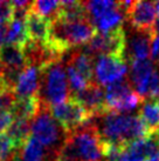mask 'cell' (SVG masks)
<instances>
[{
    "label": "cell",
    "instance_id": "cell-22",
    "mask_svg": "<svg viewBox=\"0 0 159 161\" xmlns=\"http://www.w3.org/2000/svg\"><path fill=\"white\" fill-rule=\"evenodd\" d=\"M25 20H15L13 19L7 26L6 32V45H13L21 47L22 49L28 44Z\"/></svg>",
    "mask_w": 159,
    "mask_h": 161
},
{
    "label": "cell",
    "instance_id": "cell-17",
    "mask_svg": "<svg viewBox=\"0 0 159 161\" xmlns=\"http://www.w3.org/2000/svg\"><path fill=\"white\" fill-rule=\"evenodd\" d=\"M139 118L146 127L147 135H155L159 132V99L143 100Z\"/></svg>",
    "mask_w": 159,
    "mask_h": 161
},
{
    "label": "cell",
    "instance_id": "cell-9",
    "mask_svg": "<svg viewBox=\"0 0 159 161\" xmlns=\"http://www.w3.org/2000/svg\"><path fill=\"white\" fill-rule=\"evenodd\" d=\"M128 72V66L124 57L100 55L95 64V78L98 85H111L123 80Z\"/></svg>",
    "mask_w": 159,
    "mask_h": 161
},
{
    "label": "cell",
    "instance_id": "cell-14",
    "mask_svg": "<svg viewBox=\"0 0 159 161\" xmlns=\"http://www.w3.org/2000/svg\"><path fill=\"white\" fill-rule=\"evenodd\" d=\"M25 27H26L28 40L33 44L44 45L49 36L50 20L41 17L35 12L29 9L25 18Z\"/></svg>",
    "mask_w": 159,
    "mask_h": 161
},
{
    "label": "cell",
    "instance_id": "cell-6",
    "mask_svg": "<svg viewBox=\"0 0 159 161\" xmlns=\"http://www.w3.org/2000/svg\"><path fill=\"white\" fill-rule=\"evenodd\" d=\"M144 99L135 92L130 81L126 79L119 80L106 87L105 91V106L106 112L125 113L141 105Z\"/></svg>",
    "mask_w": 159,
    "mask_h": 161
},
{
    "label": "cell",
    "instance_id": "cell-25",
    "mask_svg": "<svg viewBox=\"0 0 159 161\" xmlns=\"http://www.w3.org/2000/svg\"><path fill=\"white\" fill-rule=\"evenodd\" d=\"M60 1H34L32 3L31 9L48 20H53L58 15Z\"/></svg>",
    "mask_w": 159,
    "mask_h": 161
},
{
    "label": "cell",
    "instance_id": "cell-2",
    "mask_svg": "<svg viewBox=\"0 0 159 161\" xmlns=\"http://www.w3.org/2000/svg\"><path fill=\"white\" fill-rule=\"evenodd\" d=\"M105 142L90 122L67 135L56 161H103Z\"/></svg>",
    "mask_w": 159,
    "mask_h": 161
},
{
    "label": "cell",
    "instance_id": "cell-18",
    "mask_svg": "<svg viewBox=\"0 0 159 161\" xmlns=\"http://www.w3.org/2000/svg\"><path fill=\"white\" fill-rule=\"evenodd\" d=\"M0 64L15 72H21L28 65L23 49L13 45H5L0 48Z\"/></svg>",
    "mask_w": 159,
    "mask_h": 161
},
{
    "label": "cell",
    "instance_id": "cell-5",
    "mask_svg": "<svg viewBox=\"0 0 159 161\" xmlns=\"http://www.w3.org/2000/svg\"><path fill=\"white\" fill-rule=\"evenodd\" d=\"M67 133L53 118L49 107L41 103L39 112L32 119L31 136L38 140L56 161L59 152L67 139Z\"/></svg>",
    "mask_w": 159,
    "mask_h": 161
},
{
    "label": "cell",
    "instance_id": "cell-33",
    "mask_svg": "<svg viewBox=\"0 0 159 161\" xmlns=\"http://www.w3.org/2000/svg\"><path fill=\"white\" fill-rule=\"evenodd\" d=\"M155 7H156V14H158V17H159V1L155 3Z\"/></svg>",
    "mask_w": 159,
    "mask_h": 161
},
{
    "label": "cell",
    "instance_id": "cell-16",
    "mask_svg": "<svg viewBox=\"0 0 159 161\" xmlns=\"http://www.w3.org/2000/svg\"><path fill=\"white\" fill-rule=\"evenodd\" d=\"M14 161H54V159L47 148H44L33 136H29V139L17 151Z\"/></svg>",
    "mask_w": 159,
    "mask_h": 161
},
{
    "label": "cell",
    "instance_id": "cell-8",
    "mask_svg": "<svg viewBox=\"0 0 159 161\" xmlns=\"http://www.w3.org/2000/svg\"><path fill=\"white\" fill-rule=\"evenodd\" d=\"M49 109L53 118L58 121L67 134L87 125L91 119V115L73 98L62 103L50 106Z\"/></svg>",
    "mask_w": 159,
    "mask_h": 161
},
{
    "label": "cell",
    "instance_id": "cell-15",
    "mask_svg": "<svg viewBox=\"0 0 159 161\" xmlns=\"http://www.w3.org/2000/svg\"><path fill=\"white\" fill-rule=\"evenodd\" d=\"M156 69L155 64L149 59L144 60H133L131 61V71H130V80L133 84L136 92L144 99L146 86L149 84L151 75Z\"/></svg>",
    "mask_w": 159,
    "mask_h": 161
},
{
    "label": "cell",
    "instance_id": "cell-12",
    "mask_svg": "<svg viewBox=\"0 0 159 161\" xmlns=\"http://www.w3.org/2000/svg\"><path fill=\"white\" fill-rule=\"evenodd\" d=\"M40 88V68L35 65L28 64L19 74L13 87L15 99L29 98L39 94Z\"/></svg>",
    "mask_w": 159,
    "mask_h": 161
},
{
    "label": "cell",
    "instance_id": "cell-24",
    "mask_svg": "<svg viewBox=\"0 0 159 161\" xmlns=\"http://www.w3.org/2000/svg\"><path fill=\"white\" fill-rule=\"evenodd\" d=\"M85 9L88 12L89 20L90 23L98 19L101 15L108 12L109 9L114 8L117 6V3L114 1H108V0H93V1H88V3H84Z\"/></svg>",
    "mask_w": 159,
    "mask_h": 161
},
{
    "label": "cell",
    "instance_id": "cell-27",
    "mask_svg": "<svg viewBox=\"0 0 159 161\" xmlns=\"http://www.w3.org/2000/svg\"><path fill=\"white\" fill-rule=\"evenodd\" d=\"M67 76H68L69 85H70V88L73 93H77V92L83 91L87 86L91 84V82H88L83 76L80 74L79 72L75 71V69L71 67V66H69V65H67Z\"/></svg>",
    "mask_w": 159,
    "mask_h": 161
},
{
    "label": "cell",
    "instance_id": "cell-19",
    "mask_svg": "<svg viewBox=\"0 0 159 161\" xmlns=\"http://www.w3.org/2000/svg\"><path fill=\"white\" fill-rule=\"evenodd\" d=\"M123 11L119 8L118 3H117L116 7L109 9L98 19L91 21V24L98 33H110L117 28L123 27Z\"/></svg>",
    "mask_w": 159,
    "mask_h": 161
},
{
    "label": "cell",
    "instance_id": "cell-13",
    "mask_svg": "<svg viewBox=\"0 0 159 161\" xmlns=\"http://www.w3.org/2000/svg\"><path fill=\"white\" fill-rule=\"evenodd\" d=\"M155 36V32H143L133 30L132 34L126 39L125 51H128L130 61L144 60L150 55L151 42Z\"/></svg>",
    "mask_w": 159,
    "mask_h": 161
},
{
    "label": "cell",
    "instance_id": "cell-34",
    "mask_svg": "<svg viewBox=\"0 0 159 161\" xmlns=\"http://www.w3.org/2000/svg\"><path fill=\"white\" fill-rule=\"evenodd\" d=\"M155 136L157 138V140H158V142H159V132L157 133V134H155Z\"/></svg>",
    "mask_w": 159,
    "mask_h": 161
},
{
    "label": "cell",
    "instance_id": "cell-4",
    "mask_svg": "<svg viewBox=\"0 0 159 161\" xmlns=\"http://www.w3.org/2000/svg\"><path fill=\"white\" fill-rule=\"evenodd\" d=\"M38 95L42 105L50 107L64 103L69 88L61 59L53 60L40 67V88Z\"/></svg>",
    "mask_w": 159,
    "mask_h": 161
},
{
    "label": "cell",
    "instance_id": "cell-28",
    "mask_svg": "<svg viewBox=\"0 0 159 161\" xmlns=\"http://www.w3.org/2000/svg\"><path fill=\"white\" fill-rule=\"evenodd\" d=\"M13 19V8L9 1H0V27L8 25Z\"/></svg>",
    "mask_w": 159,
    "mask_h": 161
},
{
    "label": "cell",
    "instance_id": "cell-20",
    "mask_svg": "<svg viewBox=\"0 0 159 161\" xmlns=\"http://www.w3.org/2000/svg\"><path fill=\"white\" fill-rule=\"evenodd\" d=\"M41 107V101L38 95L29 97V98H20L14 100L11 107V112L14 119H25L31 121Z\"/></svg>",
    "mask_w": 159,
    "mask_h": 161
},
{
    "label": "cell",
    "instance_id": "cell-3",
    "mask_svg": "<svg viewBox=\"0 0 159 161\" xmlns=\"http://www.w3.org/2000/svg\"><path fill=\"white\" fill-rule=\"evenodd\" d=\"M96 32L90 20L66 21L53 19L50 21L48 39L44 45L54 54L62 57L68 49L88 44Z\"/></svg>",
    "mask_w": 159,
    "mask_h": 161
},
{
    "label": "cell",
    "instance_id": "cell-26",
    "mask_svg": "<svg viewBox=\"0 0 159 161\" xmlns=\"http://www.w3.org/2000/svg\"><path fill=\"white\" fill-rule=\"evenodd\" d=\"M18 147L6 133H0V161H14Z\"/></svg>",
    "mask_w": 159,
    "mask_h": 161
},
{
    "label": "cell",
    "instance_id": "cell-11",
    "mask_svg": "<svg viewBox=\"0 0 159 161\" xmlns=\"http://www.w3.org/2000/svg\"><path fill=\"white\" fill-rule=\"evenodd\" d=\"M71 98L75 99L76 101L91 115V118L96 115H101V114L106 112L105 93L102 88V86L98 85L95 81L87 86L83 91L74 93Z\"/></svg>",
    "mask_w": 159,
    "mask_h": 161
},
{
    "label": "cell",
    "instance_id": "cell-31",
    "mask_svg": "<svg viewBox=\"0 0 159 161\" xmlns=\"http://www.w3.org/2000/svg\"><path fill=\"white\" fill-rule=\"evenodd\" d=\"M151 58H152V63L159 65V36H155L151 42Z\"/></svg>",
    "mask_w": 159,
    "mask_h": 161
},
{
    "label": "cell",
    "instance_id": "cell-23",
    "mask_svg": "<svg viewBox=\"0 0 159 161\" xmlns=\"http://www.w3.org/2000/svg\"><path fill=\"white\" fill-rule=\"evenodd\" d=\"M6 134L13 140L19 149L31 136V121L25 119H14Z\"/></svg>",
    "mask_w": 159,
    "mask_h": 161
},
{
    "label": "cell",
    "instance_id": "cell-29",
    "mask_svg": "<svg viewBox=\"0 0 159 161\" xmlns=\"http://www.w3.org/2000/svg\"><path fill=\"white\" fill-rule=\"evenodd\" d=\"M13 120L14 116L9 109L0 111V133H5V130H8Z\"/></svg>",
    "mask_w": 159,
    "mask_h": 161
},
{
    "label": "cell",
    "instance_id": "cell-1",
    "mask_svg": "<svg viewBox=\"0 0 159 161\" xmlns=\"http://www.w3.org/2000/svg\"><path fill=\"white\" fill-rule=\"evenodd\" d=\"M89 121L96 128L102 140L109 145H124L138 139L147 138V130L138 115L105 112L93 116Z\"/></svg>",
    "mask_w": 159,
    "mask_h": 161
},
{
    "label": "cell",
    "instance_id": "cell-7",
    "mask_svg": "<svg viewBox=\"0 0 159 161\" xmlns=\"http://www.w3.org/2000/svg\"><path fill=\"white\" fill-rule=\"evenodd\" d=\"M125 44L126 36L124 28H117L110 33H98L91 38L88 44H85L83 48L91 57L96 55H116V57H124L125 54Z\"/></svg>",
    "mask_w": 159,
    "mask_h": 161
},
{
    "label": "cell",
    "instance_id": "cell-21",
    "mask_svg": "<svg viewBox=\"0 0 159 161\" xmlns=\"http://www.w3.org/2000/svg\"><path fill=\"white\" fill-rule=\"evenodd\" d=\"M68 65L79 72L88 82H94V58L83 49L76 51L71 54Z\"/></svg>",
    "mask_w": 159,
    "mask_h": 161
},
{
    "label": "cell",
    "instance_id": "cell-10",
    "mask_svg": "<svg viewBox=\"0 0 159 161\" xmlns=\"http://www.w3.org/2000/svg\"><path fill=\"white\" fill-rule=\"evenodd\" d=\"M131 27L136 31L153 32L156 24L155 3L151 1H132L125 12Z\"/></svg>",
    "mask_w": 159,
    "mask_h": 161
},
{
    "label": "cell",
    "instance_id": "cell-30",
    "mask_svg": "<svg viewBox=\"0 0 159 161\" xmlns=\"http://www.w3.org/2000/svg\"><path fill=\"white\" fill-rule=\"evenodd\" d=\"M15 97L12 92H0V111L11 109Z\"/></svg>",
    "mask_w": 159,
    "mask_h": 161
},
{
    "label": "cell",
    "instance_id": "cell-35",
    "mask_svg": "<svg viewBox=\"0 0 159 161\" xmlns=\"http://www.w3.org/2000/svg\"><path fill=\"white\" fill-rule=\"evenodd\" d=\"M150 161H159V157L155 158V159H152V160H150Z\"/></svg>",
    "mask_w": 159,
    "mask_h": 161
},
{
    "label": "cell",
    "instance_id": "cell-32",
    "mask_svg": "<svg viewBox=\"0 0 159 161\" xmlns=\"http://www.w3.org/2000/svg\"><path fill=\"white\" fill-rule=\"evenodd\" d=\"M0 92H9L6 88L5 85V79H4V66L0 64Z\"/></svg>",
    "mask_w": 159,
    "mask_h": 161
}]
</instances>
